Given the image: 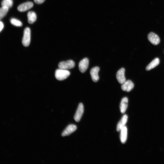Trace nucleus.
I'll return each mask as SVG.
<instances>
[{
  "label": "nucleus",
  "mask_w": 164,
  "mask_h": 164,
  "mask_svg": "<svg viewBox=\"0 0 164 164\" xmlns=\"http://www.w3.org/2000/svg\"><path fill=\"white\" fill-rule=\"evenodd\" d=\"M70 75V73L69 71L59 69L55 71V76L56 80L63 81L67 78Z\"/></svg>",
  "instance_id": "1"
},
{
  "label": "nucleus",
  "mask_w": 164,
  "mask_h": 164,
  "mask_svg": "<svg viewBox=\"0 0 164 164\" xmlns=\"http://www.w3.org/2000/svg\"><path fill=\"white\" fill-rule=\"evenodd\" d=\"M31 39V31L30 28L27 27L24 30V36L22 38V43L26 47L29 46Z\"/></svg>",
  "instance_id": "2"
},
{
  "label": "nucleus",
  "mask_w": 164,
  "mask_h": 164,
  "mask_svg": "<svg viewBox=\"0 0 164 164\" xmlns=\"http://www.w3.org/2000/svg\"><path fill=\"white\" fill-rule=\"evenodd\" d=\"M75 62L72 60L62 61L59 64V69L67 70L73 68L75 66Z\"/></svg>",
  "instance_id": "3"
},
{
  "label": "nucleus",
  "mask_w": 164,
  "mask_h": 164,
  "mask_svg": "<svg viewBox=\"0 0 164 164\" xmlns=\"http://www.w3.org/2000/svg\"><path fill=\"white\" fill-rule=\"evenodd\" d=\"M125 73V69L123 68L120 69L117 73L116 78L118 82L120 84H123L126 81Z\"/></svg>",
  "instance_id": "4"
},
{
  "label": "nucleus",
  "mask_w": 164,
  "mask_h": 164,
  "mask_svg": "<svg viewBox=\"0 0 164 164\" xmlns=\"http://www.w3.org/2000/svg\"><path fill=\"white\" fill-rule=\"evenodd\" d=\"M84 111L83 105L82 103H80L79 104L74 116V119L76 122H78L80 120L83 114Z\"/></svg>",
  "instance_id": "5"
},
{
  "label": "nucleus",
  "mask_w": 164,
  "mask_h": 164,
  "mask_svg": "<svg viewBox=\"0 0 164 164\" xmlns=\"http://www.w3.org/2000/svg\"><path fill=\"white\" fill-rule=\"evenodd\" d=\"M89 65V60L87 58H84L79 63V69L80 72L83 73L87 69Z\"/></svg>",
  "instance_id": "6"
},
{
  "label": "nucleus",
  "mask_w": 164,
  "mask_h": 164,
  "mask_svg": "<svg viewBox=\"0 0 164 164\" xmlns=\"http://www.w3.org/2000/svg\"><path fill=\"white\" fill-rule=\"evenodd\" d=\"M148 39L152 44L154 45L159 44L160 42V39L159 36L153 32H151L149 34Z\"/></svg>",
  "instance_id": "7"
},
{
  "label": "nucleus",
  "mask_w": 164,
  "mask_h": 164,
  "mask_svg": "<svg viewBox=\"0 0 164 164\" xmlns=\"http://www.w3.org/2000/svg\"><path fill=\"white\" fill-rule=\"evenodd\" d=\"M99 70V67H95L93 68L90 71V75H91L93 81L94 82H97L99 80L98 73Z\"/></svg>",
  "instance_id": "8"
},
{
  "label": "nucleus",
  "mask_w": 164,
  "mask_h": 164,
  "mask_svg": "<svg viewBox=\"0 0 164 164\" xmlns=\"http://www.w3.org/2000/svg\"><path fill=\"white\" fill-rule=\"evenodd\" d=\"M32 2H28L20 5L18 7V10L20 12H24L31 8L33 7Z\"/></svg>",
  "instance_id": "9"
},
{
  "label": "nucleus",
  "mask_w": 164,
  "mask_h": 164,
  "mask_svg": "<svg viewBox=\"0 0 164 164\" xmlns=\"http://www.w3.org/2000/svg\"><path fill=\"white\" fill-rule=\"evenodd\" d=\"M134 87L133 83L130 80H128L122 84L121 88L123 91L129 92L131 91Z\"/></svg>",
  "instance_id": "10"
},
{
  "label": "nucleus",
  "mask_w": 164,
  "mask_h": 164,
  "mask_svg": "<svg viewBox=\"0 0 164 164\" xmlns=\"http://www.w3.org/2000/svg\"><path fill=\"white\" fill-rule=\"evenodd\" d=\"M77 129V127L75 125L71 124L68 126L62 133V136H67L74 132Z\"/></svg>",
  "instance_id": "11"
},
{
  "label": "nucleus",
  "mask_w": 164,
  "mask_h": 164,
  "mask_svg": "<svg viewBox=\"0 0 164 164\" xmlns=\"http://www.w3.org/2000/svg\"><path fill=\"white\" fill-rule=\"evenodd\" d=\"M128 117L127 115L123 116L120 121L118 124L116 130L118 132L120 131L121 129L125 126L128 120Z\"/></svg>",
  "instance_id": "12"
},
{
  "label": "nucleus",
  "mask_w": 164,
  "mask_h": 164,
  "mask_svg": "<svg viewBox=\"0 0 164 164\" xmlns=\"http://www.w3.org/2000/svg\"><path fill=\"white\" fill-rule=\"evenodd\" d=\"M120 139L122 144H125L127 140V129L125 126L120 130Z\"/></svg>",
  "instance_id": "13"
},
{
  "label": "nucleus",
  "mask_w": 164,
  "mask_h": 164,
  "mask_svg": "<svg viewBox=\"0 0 164 164\" xmlns=\"http://www.w3.org/2000/svg\"><path fill=\"white\" fill-rule=\"evenodd\" d=\"M128 99L125 97L122 99L120 104V110L122 114L125 113L127 108L128 103Z\"/></svg>",
  "instance_id": "14"
},
{
  "label": "nucleus",
  "mask_w": 164,
  "mask_h": 164,
  "mask_svg": "<svg viewBox=\"0 0 164 164\" xmlns=\"http://www.w3.org/2000/svg\"><path fill=\"white\" fill-rule=\"evenodd\" d=\"M28 21L30 24L34 23L37 20V15L33 11H30L28 12L27 15Z\"/></svg>",
  "instance_id": "15"
},
{
  "label": "nucleus",
  "mask_w": 164,
  "mask_h": 164,
  "mask_svg": "<svg viewBox=\"0 0 164 164\" xmlns=\"http://www.w3.org/2000/svg\"><path fill=\"white\" fill-rule=\"evenodd\" d=\"M160 63V60L156 58L151 61V63L146 68V71H149L154 68Z\"/></svg>",
  "instance_id": "16"
},
{
  "label": "nucleus",
  "mask_w": 164,
  "mask_h": 164,
  "mask_svg": "<svg viewBox=\"0 0 164 164\" xmlns=\"http://www.w3.org/2000/svg\"><path fill=\"white\" fill-rule=\"evenodd\" d=\"M13 4L12 0H3L1 3L2 7H6L9 9L12 7Z\"/></svg>",
  "instance_id": "17"
},
{
  "label": "nucleus",
  "mask_w": 164,
  "mask_h": 164,
  "mask_svg": "<svg viewBox=\"0 0 164 164\" xmlns=\"http://www.w3.org/2000/svg\"><path fill=\"white\" fill-rule=\"evenodd\" d=\"M9 8L6 7H2L0 8V20L3 18L7 13Z\"/></svg>",
  "instance_id": "18"
},
{
  "label": "nucleus",
  "mask_w": 164,
  "mask_h": 164,
  "mask_svg": "<svg viewBox=\"0 0 164 164\" xmlns=\"http://www.w3.org/2000/svg\"><path fill=\"white\" fill-rule=\"evenodd\" d=\"M10 22L11 24L16 27H20L22 25V22L20 20L15 18L11 19Z\"/></svg>",
  "instance_id": "19"
},
{
  "label": "nucleus",
  "mask_w": 164,
  "mask_h": 164,
  "mask_svg": "<svg viewBox=\"0 0 164 164\" xmlns=\"http://www.w3.org/2000/svg\"><path fill=\"white\" fill-rule=\"evenodd\" d=\"M35 3L38 4H41L43 3L45 0H34Z\"/></svg>",
  "instance_id": "20"
},
{
  "label": "nucleus",
  "mask_w": 164,
  "mask_h": 164,
  "mask_svg": "<svg viewBox=\"0 0 164 164\" xmlns=\"http://www.w3.org/2000/svg\"><path fill=\"white\" fill-rule=\"evenodd\" d=\"M4 26L3 22L0 21V32H1L3 29Z\"/></svg>",
  "instance_id": "21"
}]
</instances>
